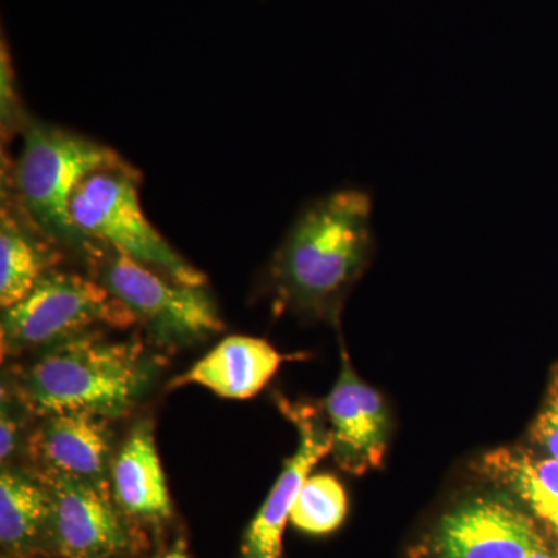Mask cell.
Wrapping results in <instances>:
<instances>
[{"instance_id": "1", "label": "cell", "mask_w": 558, "mask_h": 558, "mask_svg": "<svg viewBox=\"0 0 558 558\" xmlns=\"http://www.w3.org/2000/svg\"><path fill=\"white\" fill-rule=\"evenodd\" d=\"M373 196L354 186L300 209L267 266L266 288L278 315L339 328L349 293L373 259Z\"/></svg>"}, {"instance_id": "2", "label": "cell", "mask_w": 558, "mask_h": 558, "mask_svg": "<svg viewBox=\"0 0 558 558\" xmlns=\"http://www.w3.org/2000/svg\"><path fill=\"white\" fill-rule=\"evenodd\" d=\"M154 373L156 363L140 341L94 330L38 352L7 387L31 416L90 413L112 421L137 405Z\"/></svg>"}, {"instance_id": "3", "label": "cell", "mask_w": 558, "mask_h": 558, "mask_svg": "<svg viewBox=\"0 0 558 558\" xmlns=\"http://www.w3.org/2000/svg\"><path fill=\"white\" fill-rule=\"evenodd\" d=\"M131 167L130 161L97 140L32 120L22 132L17 159L3 170L7 182H2L51 240L86 256L94 241L86 240L73 222V194L94 172Z\"/></svg>"}, {"instance_id": "4", "label": "cell", "mask_w": 558, "mask_h": 558, "mask_svg": "<svg viewBox=\"0 0 558 558\" xmlns=\"http://www.w3.org/2000/svg\"><path fill=\"white\" fill-rule=\"evenodd\" d=\"M130 311L94 277L51 269L14 306L2 311V359L40 352L94 330H126Z\"/></svg>"}, {"instance_id": "5", "label": "cell", "mask_w": 558, "mask_h": 558, "mask_svg": "<svg viewBox=\"0 0 558 558\" xmlns=\"http://www.w3.org/2000/svg\"><path fill=\"white\" fill-rule=\"evenodd\" d=\"M142 175L131 168L94 172L76 189L70 213L86 240L137 260L179 284L205 288L207 277L165 240L140 202Z\"/></svg>"}, {"instance_id": "6", "label": "cell", "mask_w": 558, "mask_h": 558, "mask_svg": "<svg viewBox=\"0 0 558 558\" xmlns=\"http://www.w3.org/2000/svg\"><path fill=\"white\" fill-rule=\"evenodd\" d=\"M86 259L94 278L159 347H189L223 330L216 301L205 288L179 284L97 242H92Z\"/></svg>"}, {"instance_id": "7", "label": "cell", "mask_w": 558, "mask_h": 558, "mask_svg": "<svg viewBox=\"0 0 558 558\" xmlns=\"http://www.w3.org/2000/svg\"><path fill=\"white\" fill-rule=\"evenodd\" d=\"M543 542L538 524L515 499L480 495L447 512L411 558H527Z\"/></svg>"}, {"instance_id": "8", "label": "cell", "mask_w": 558, "mask_h": 558, "mask_svg": "<svg viewBox=\"0 0 558 558\" xmlns=\"http://www.w3.org/2000/svg\"><path fill=\"white\" fill-rule=\"evenodd\" d=\"M50 498L49 539L62 558H112L130 546V532L109 486L33 472Z\"/></svg>"}, {"instance_id": "9", "label": "cell", "mask_w": 558, "mask_h": 558, "mask_svg": "<svg viewBox=\"0 0 558 558\" xmlns=\"http://www.w3.org/2000/svg\"><path fill=\"white\" fill-rule=\"evenodd\" d=\"M277 400L279 410L299 433V447L284 462L266 501L245 531L241 558H282V537L301 487L312 469L332 451V436L323 409L284 398Z\"/></svg>"}, {"instance_id": "10", "label": "cell", "mask_w": 558, "mask_h": 558, "mask_svg": "<svg viewBox=\"0 0 558 558\" xmlns=\"http://www.w3.org/2000/svg\"><path fill=\"white\" fill-rule=\"evenodd\" d=\"M339 379L323 402L332 436L333 461L349 475L381 468L391 435V416L377 389L360 379L341 343Z\"/></svg>"}, {"instance_id": "11", "label": "cell", "mask_w": 558, "mask_h": 558, "mask_svg": "<svg viewBox=\"0 0 558 558\" xmlns=\"http://www.w3.org/2000/svg\"><path fill=\"white\" fill-rule=\"evenodd\" d=\"M110 418L90 413L40 417L28 435L25 453L33 472L72 476L110 487L113 450Z\"/></svg>"}, {"instance_id": "12", "label": "cell", "mask_w": 558, "mask_h": 558, "mask_svg": "<svg viewBox=\"0 0 558 558\" xmlns=\"http://www.w3.org/2000/svg\"><path fill=\"white\" fill-rule=\"evenodd\" d=\"M284 359L267 340L230 336L174 377L170 388L196 385L222 399H252L274 379Z\"/></svg>"}, {"instance_id": "13", "label": "cell", "mask_w": 558, "mask_h": 558, "mask_svg": "<svg viewBox=\"0 0 558 558\" xmlns=\"http://www.w3.org/2000/svg\"><path fill=\"white\" fill-rule=\"evenodd\" d=\"M110 492L123 515L149 523L170 519V488L149 418L135 422L121 442L110 469Z\"/></svg>"}, {"instance_id": "14", "label": "cell", "mask_w": 558, "mask_h": 558, "mask_svg": "<svg viewBox=\"0 0 558 558\" xmlns=\"http://www.w3.org/2000/svg\"><path fill=\"white\" fill-rule=\"evenodd\" d=\"M3 183V182H2ZM62 253L22 208L7 183L0 211V306L20 303L47 271L57 269Z\"/></svg>"}, {"instance_id": "15", "label": "cell", "mask_w": 558, "mask_h": 558, "mask_svg": "<svg viewBox=\"0 0 558 558\" xmlns=\"http://www.w3.org/2000/svg\"><path fill=\"white\" fill-rule=\"evenodd\" d=\"M476 470L558 542V459L535 449L499 447L481 457Z\"/></svg>"}, {"instance_id": "16", "label": "cell", "mask_w": 558, "mask_h": 558, "mask_svg": "<svg viewBox=\"0 0 558 558\" xmlns=\"http://www.w3.org/2000/svg\"><path fill=\"white\" fill-rule=\"evenodd\" d=\"M50 498L32 472L2 465L0 473V543L9 556H28L49 538Z\"/></svg>"}, {"instance_id": "17", "label": "cell", "mask_w": 558, "mask_h": 558, "mask_svg": "<svg viewBox=\"0 0 558 558\" xmlns=\"http://www.w3.org/2000/svg\"><path fill=\"white\" fill-rule=\"evenodd\" d=\"M348 513L347 490L329 473L312 475L301 487L290 523L311 535H326L343 524Z\"/></svg>"}, {"instance_id": "18", "label": "cell", "mask_w": 558, "mask_h": 558, "mask_svg": "<svg viewBox=\"0 0 558 558\" xmlns=\"http://www.w3.org/2000/svg\"><path fill=\"white\" fill-rule=\"evenodd\" d=\"M31 417L17 396L7 385L2 387L0 400V461L11 465L13 458L25 451L28 435H25V421Z\"/></svg>"}, {"instance_id": "19", "label": "cell", "mask_w": 558, "mask_h": 558, "mask_svg": "<svg viewBox=\"0 0 558 558\" xmlns=\"http://www.w3.org/2000/svg\"><path fill=\"white\" fill-rule=\"evenodd\" d=\"M31 121V116L25 112L24 106H22L20 87H17L9 53L3 49L2 61H0V128H2V138L10 140L17 132L22 134Z\"/></svg>"}, {"instance_id": "20", "label": "cell", "mask_w": 558, "mask_h": 558, "mask_svg": "<svg viewBox=\"0 0 558 558\" xmlns=\"http://www.w3.org/2000/svg\"><path fill=\"white\" fill-rule=\"evenodd\" d=\"M535 450L558 459V365L553 369L545 400L531 427Z\"/></svg>"}, {"instance_id": "21", "label": "cell", "mask_w": 558, "mask_h": 558, "mask_svg": "<svg viewBox=\"0 0 558 558\" xmlns=\"http://www.w3.org/2000/svg\"><path fill=\"white\" fill-rule=\"evenodd\" d=\"M527 558H558V554L549 548L548 542L545 539Z\"/></svg>"}, {"instance_id": "22", "label": "cell", "mask_w": 558, "mask_h": 558, "mask_svg": "<svg viewBox=\"0 0 558 558\" xmlns=\"http://www.w3.org/2000/svg\"><path fill=\"white\" fill-rule=\"evenodd\" d=\"M156 558H189L186 556L185 549H183V546H175V548H172L171 550H168L167 554H163V556L156 557Z\"/></svg>"}]
</instances>
